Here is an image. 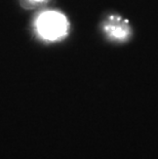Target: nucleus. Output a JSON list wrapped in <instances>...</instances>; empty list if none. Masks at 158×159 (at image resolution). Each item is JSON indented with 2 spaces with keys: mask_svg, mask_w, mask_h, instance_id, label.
I'll list each match as a JSON object with an SVG mask.
<instances>
[{
  "mask_svg": "<svg viewBox=\"0 0 158 159\" xmlns=\"http://www.w3.org/2000/svg\"><path fill=\"white\" fill-rule=\"evenodd\" d=\"M40 36L47 40H56L66 35L68 21L65 16L58 11H46L39 16L36 22Z\"/></svg>",
  "mask_w": 158,
  "mask_h": 159,
  "instance_id": "f257e3e1",
  "label": "nucleus"
},
{
  "mask_svg": "<svg viewBox=\"0 0 158 159\" xmlns=\"http://www.w3.org/2000/svg\"><path fill=\"white\" fill-rule=\"evenodd\" d=\"M105 31L110 37L114 39H125L129 34V25L117 16H113L108 20L105 25Z\"/></svg>",
  "mask_w": 158,
  "mask_h": 159,
  "instance_id": "f03ea898",
  "label": "nucleus"
},
{
  "mask_svg": "<svg viewBox=\"0 0 158 159\" xmlns=\"http://www.w3.org/2000/svg\"><path fill=\"white\" fill-rule=\"evenodd\" d=\"M35 1H42V0H35Z\"/></svg>",
  "mask_w": 158,
  "mask_h": 159,
  "instance_id": "7ed1b4c3",
  "label": "nucleus"
}]
</instances>
